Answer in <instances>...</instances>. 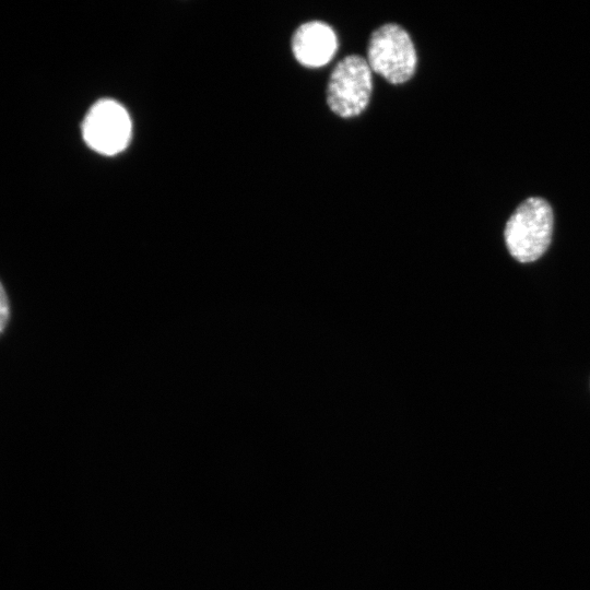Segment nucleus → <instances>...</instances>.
Segmentation results:
<instances>
[{"label": "nucleus", "instance_id": "nucleus-1", "mask_svg": "<svg viewBox=\"0 0 590 590\" xmlns=\"http://www.w3.org/2000/svg\"><path fill=\"white\" fill-rule=\"evenodd\" d=\"M554 215L543 198L521 202L506 223L504 237L511 257L519 262L538 260L550 247Z\"/></svg>", "mask_w": 590, "mask_h": 590}, {"label": "nucleus", "instance_id": "nucleus-3", "mask_svg": "<svg viewBox=\"0 0 590 590\" xmlns=\"http://www.w3.org/2000/svg\"><path fill=\"white\" fill-rule=\"evenodd\" d=\"M373 90L371 69L365 58L349 55L333 68L327 87V103L340 117L351 118L367 107Z\"/></svg>", "mask_w": 590, "mask_h": 590}, {"label": "nucleus", "instance_id": "nucleus-6", "mask_svg": "<svg viewBox=\"0 0 590 590\" xmlns=\"http://www.w3.org/2000/svg\"><path fill=\"white\" fill-rule=\"evenodd\" d=\"M10 302L8 294L0 282V334L5 330L10 320Z\"/></svg>", "mask_w": 590, "mask_h": 590}, {"label": "nucleus", "instance_id": "nucleus-2", "mask_svg": "<svg viewBox=\"0 0 590 590\" xmlns=\"http://www.w3.org/2000/svg\"><path fill=\"white\" fill-rule=\"evenodd\" d=\"M367 62L371 71L391 84L410 80L416 68V51L408 32L389 23L376 28L369 38Z\"/></svg>", "mask_w": 590, "mask_h": 590}, {"label": "nucleus", "instance_id": "nucleus-5", "mask_svg": "<svg viewBox=\"0 0 590 590\" xmlns=\"http://www.w3.org/2000/svg\"><path fill=\"white\" fill-rule=\"evenodd\" d=\"M337 49L335 32L322 21H309L302 24L292 38L295 59L307 68L323 67L334 57Z\"/></svg>", "mask_w": 590, "mask_h": 590}, {"label": "nucleus", "instance_id": "nucleus-4", "mask_svg": "<svg viewBox=\"0 0 590 590\" xmlns=\"http://www.w3.org/2000/svg\"><path fill=\"white\" fill-rule=\"evenodd\" d=\"M82 135L93 151L103 155H116L130 141L129 114L116 101L101 99L87 111L82 123Z\"/></svg>", "mask_w": 590, "mask_h": 590}]
</instances>
